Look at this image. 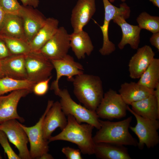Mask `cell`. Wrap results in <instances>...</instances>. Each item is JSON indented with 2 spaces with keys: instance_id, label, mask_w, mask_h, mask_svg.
Instances as JSON below:
<instances>
[{
  "instance_id": "83f0119b",
  "label": "cell",
  "mask_w": 159,
  "mask_h": 159,
  "mask_svg": "<svg viewBox=\"0 0 159 159\" xmlns=\"http://www.w3.org/2000/svg\"><path fill=\"white\" fill-rule=\"evenodd\" d=\"M0 38L5 42L12 55H25L32 52L29 43L27 41L0 34Z\"/></svg>"
},
{
  "instance_id": "2e32d148",
  "label": "cell",
  "mask_w": 159,
  "mask_h": 159,
  "mask_svg": "<svg viewBox=\"0 0 159 159\" xmlns=\"http://www.w3.org/2000/svg\"><path fill=\"white\" fill-rule=\"evenodd\" d=\"M96 10L95 0H78L72 10L70 19L73 32L83 30Z\"/></svg>"
},
{
  "instance_id": "9a60e30c",
  "label": "cell",
  "mask_w": 159,
  "mask_h": 159,
  "mask_svg": "<svg viewBox=\"0 0 159 159\" xmlns=\"http://www.w3.org/2000/svg\"><path fill=\"white\" fill-rule=\"evenodd\" d=\"M66 115L62 109L59 102H53L44 119L42 131L44 138L48 140L53 132L57 128L61 130L67 124Z\"/></svg>"
},
{
  "instance_id": "f35d334b",
  "label": "cell",
  "mask_w": 159,
  "mask_h": 159,
  "mask_svg": "<svg viewBox=\"0 0 159 159\" xmlns=\"http://www.w3.org/2000/svg\"><path fill=\"white\" fill-rule=\"evenodd\" d=\"M155 6L159 8V0H149Z\"/></svg>"
},
{
  "instance_id": "4fadbf2b",
  "label": "cell",
  "mask_w": 159,
  "mask_h": 159,
  "mask_svg": "<svg viewBox=\"0 0 159 159\" xmlns=\"http://www.w3.org/2000/svg\"><path fill=\"white\" fill-rule=\"evenodd\" d=\"M31 92L27 89H21L12 91L6 96H0V122L12 119L24 122V119L18 114L17 107L21 99Z\"/></svg>"
},
{
  "instance_id": "44dd1931",
  "label": "cell",
  "mask_w": 159,
  "mask_h": 159,
  "mask_svg": "<svg viewBox=\"0 0 159 159\" xmlns=\"http://www.w3.org/2000/svg\"><path fill=\"white\" fill-rule=\"evenodd\" d=\"M70 47L78 59L90 55L94 47L88 34L83 29L70 34Z\"/></svg>"
},
{
  "instance_id": "cb8c5ba5",
  "label": "cell",
  "mask_w": 159,
  "mask_h": 159,
  "mask_svg": "<svg viewBox=\"0 0 159 159\" xmlns=\"http://www.w3.org/2000/svg\"><path fill=\"white\" fill-rule=\"evenodd\" d=\"M130 105L132 111L140 116L151 120L159 119V104L153 93Z\"/></svg>"
},
{
  "instance_id": "4dcf8cb0",
  "label": "cell",
  "mask_w": 159,
  "mask_h": 159,
  "mask_svg": "<svg viewBox=\"0 0 159 159\" xmlns=\"http://www.w3.org/2000/svg\"><path fill=\"white\" fill-rule=\"evenodd\" d=\"M0 144L9 159H20L19 155L16 153L10 146L6 134L0 130Z\"/></svg>"
},
{
  "instance_id": "ffe728a7",
  "label": "cell",
  "mask_w": 159,
  "mask_h": 159,
  "mask_svg": "<svg viewBox=\"0 0 159 159\" xmlns=\"http://www.w3.org/2000/svg\"><path fill=\"white\" fill-rule=\"evenodd\" d=\"M154 90L148 88L138 82H125L120 85L119 93L127 105L153 94Z\"/></svg>"
},
{
  "instance_id": "4316f807",
  "label": "cell",
  "mask_w": 159,
  "mask_h": 159,
  "mask_svg": "<svg viewBox=\"0 0 159 159\" xmlns=\"http://www.w3.org/2000/svg\"><path fill=\"white\" fill-rule=\"evenodd\" d=\"M36 83L27 79L17 80L5 76L0 78V96L21 89H27L32 91L33 86Z\"/></svg>"
},
{
  "instance_id": "b9f144b4",
  "label": "cell",
  "mask_w": 159,
  "mask_h": 159,
  "mask_svg": "<svg viewBox=\"0 0 159 159\" xmlns=\"http://www.w3.org/2000/svg\"><path fill=\"white\" fill-rule=\"evenodd\" d=\"M2 159V157H1V155L0 154V159Z\"/></svg>"
},
{
  "instance_id": "ab89813d",
  "label": "cell",
  "mask_w": 159,
  "mask_h": 159,
  "mask_svg": "<svg viewBox=\"0 0 159 159\" xmlns=\"http://www.w3.org/2000/svg\"><path fill=\"white\" fill-rule=\"evenodd\" d=\"M5 76V75L2 68L1 59H0V78Z\"/></svg>"
},
{
  "instance_id": "484cf974",
  "label": "cell",
  "mask_w": 159,
  "mask_h": 159,
  "mask_svg": "<svg viewBox=\"0 0 159 159\" xmlns=\"http://www.w3.org/2000/svg\"><path fill=\"white\" fill-rule=\"evenodd\" d=\"M139 79L138 84L154 89L159 84V59L154 58Z\"/></svg>"
},
{
  "instance_id": "8992f818",
  "label": "cell",
  "mask_w": 159,
  "mask_h": 159,
  "mask_svg": "<svg viewBox=\"0 0 159 159\" xmlns=\"http://www.w3.org/2000/svg\"><path fill=\"white\" fill-rule=\"evenodd\" d=\"M105 10V16L102 25L100 26L103 35V42L99 52L103 56L108 55L115 51V44L109 38L108 28L110 21L118 16H123L125 19L130 15V7L125 3L120 4L119 7L112 4L108 0H102Z\"/></svg>"
},
{
  "instance_id": "8d00e7d4",
  "label": "cell",
  "mask_w": 159,
  "mask_h": 159,
  "mask_svg": "<svg viewBox=\"0 0 159 159\" xmlns=\"http://www.w3.org/2000/svg\"><path fill=\"white\" fill-rule=\"evenodd\" d=\"M6 13L0 4V26L4 17Z\"/></svg>"
},
{
  "instance_id": "52a82bcc",
  "label": "cell",
  "mask_w": 159,
  "mask_h": 159,
  "mask_svg": "<svg viewBox=\"0 0 159 159\" xmlns=\"http://www.w3.org/2000/svg\"><path fill=\"white\" fill-rule=\"evenodd\" d=\"M127 105L119 93L110 89L104 93L95 111L99 118L109 120L120 119L126 116Z\"/></svg>"
},
{
  "instance_id": "60d3db41",
  "label": "cell",
  "mask_w": 159,
  "mask_h": 159,
  "mask_svg": "<svg viewBox=\"0 0 159 159\" xmlns=\"http://www.w3.org/2000/svg\"><path fill=\"white\" fill-rule=\"evenodd\" d=\"M115 0H109L110 2H113ZM121 1L123 2H124L126 0H121Z\"/></svg>"
},
{
  "instance_id": "7402d4cb",
  "label": "cell",
  "mask_w": 159,
  "mask_h": 159,
  "mask_svg": "<svg viewBox=\"0 0 159 159\" xmlns=\"http://www.w3.org/2000/svg\"><path fill=\"white\" fill-rule=\"evenodd\" d=\"M59 21L53 17L47 18L44 25L29 42L32 51L39 52L57 30Z\"/></svg>"
},
{
  "instance_id": "30bf717a",
  "label": "cell",
  "mask_w": 159,
  "mask_h": 159,
  "mask_svg": "<svg viewBox=\"0 0 159 159\" xmlns=\"http://www.w3.org/2000/svg\"><path fill=\"white\" fill-rule=\"evenodd\" d=\"M0 130L5 132L10 142L17 149L20 159H31L27 147L28 138L19 122L16 119L0 122Z\"/></svg>"
},
{
  "instance_id": "f1b7e54d",
  "label": "cell",
  "mask_w": 159,
  "mask_h": 159,
  "mask_svg": "<svg viewBox=\"0 0 159 159\" xmlns=\"http://www.w3.org/2000/svg\"><path fill=\"white\" fill-rule=\"evenodd\" d=\"M138 26L153 34L159 32V17L153 16L146 12L141 13L136 19Z\"/></svg>"
},
{
  "instance_id": "277c9868",
  "label": "cell",
  "mask_w": 159,
  "mask_h": 159,
  "mask_svg": "<svg viewBox=\"0 0 159 159\" xmlns=\"http://www.w3.org/2000/svg\"><path fill=\"white\" fill-rule=\"evenodd\" d=\"M56 95L60 98L59 102L62 111L66 116H72L79 123L84 122L90 124L97 130L100 124L95 111L91 110L75 102L65 89H60Z\"/></svg>"
},
{
  "instance_id": "1f68e13d",
  "label": "cell",
  "mask_w": 159,
  "mask_h": 159,
  "mask_svg": "<svg viewBox=\"0 0 159 159\" xmlns=\"http://www.w3.org/2000/svg\"><path fill=\"white\" fill-rule=\"evenodd\" d=\"M52 77L51 76L47 79L36 83L33 86L32 91L38 96L45 95L48 90L49 83Z\"/></svg>"
},
{
  "instance_id": "9c48e42d",
  "label": "cell",
  "mask_w": 159,
  "mask_h": 159,
  "mask_svg": "<svg viewBox=\"0 0 159 159\" xmlns=\"http://www.w3.org/2000/svg\"><path fill=\"white\" fill-rule=\"evenodd\" d=\"M54 101L49 100L46 110L37 123L34 125L28 127L20 123L25 132L30 144L29 153L31 159H39L44 154L49 151V142L43 136L42 123L44 117Z\"/></svg>"
},
{
  "instance_id": "8fae6325",
  "label": "cell",
  "mask_w": 159,
  "mask_h": 159,
  "mask_svg": "<svg viewBox=\"0 0 159 159\" xmlns=\"http://www.w3.org/2000/svg\"><path fill=\"white\" fill-rule=\"evenodd\" d=\"M70 48V34L61 26L39 52L50 60H56L67 54Z\"/></svg>"
},
{
  "instance_id": "d6a6232c",
  "label": "cell",
  "mask_w": 159,
  "mask_h": 159,
  "mask_svg": "<svg viewBox=\"0 0 159 159\" xmlns=\"http://www.w3.org/2000/svg\"><path fill=\"white\" fill-rule=\"evenodd\" d=\"M62 151L68 159H82L80 149L65 147L62 148Z\"/></svg>"
},
{
  "instance_id": "f546056e",
  "label": "cell",
  "mask_w": 159,
  "mask_h": 159,
  "mask_svg": "<svg viewBox=\"0 0 159 159\" xmlns=\"http://www.w3.org/2000/svg\"><path fill=\"white\" fill-rule=\"evenodd\" d=\"M0 4L6 14L19 15L22 7L17 0H0Z\"/></svg>"
},
{
  "instance_id": "5bb4252c",
  "label": "cell",
  "mask_w": 159,
  "mask_h": 159,
  "mask_svg": "<svg viewBox=\"0 0 159 159\" xmlns=\"http://www.w3.org/2000/svg\"><path fill=\"white\" fill-rule=\"evenodd\" d=\"M19 15L21 19L26 37L29 43L44 25L47 18L35 8L23 5Z\"/></svg>"
},
{
  "instance_id": "d590c367",
  "label": "cell",
  "mask_w": 159,
  "mask_h": 159,
  "mask_svg": "<svg viewBox=\"0 0 159 159\" xmlns=\"http://www.w3.org/2000/svg\"><path fill=\"white\" fill-rule=\"evenodd\" d=\"M24 6H32L36 8L39 4V0H19Z\"/></svg>"
},
{
  "instance_id": "ba28073f",
  "label": "cell",
  "mask_w": 159,
  "mask_h": 159,
  "mask_svg": "<svg viewBox=\"0 0 159 159\" xmlns=\"http://www.w3.org/2000/svg\"><path fill=\"white\" fill-rule=\"evenodd\" d=\"M25 64L27 79L36 83L51 76L54 68L51 60L40 52L25 54Z\"/></svg>"
},
{
  "instance_id": "e0dca14e",
  "label": "cell",
  "mask_w": 159,
  "mask_h": 159,
  "mask_svg": "<svg viewBox=\"0 0 159 159\" xmlns=\"http://www.w3.org/2000/svg\"><path fill=\"white\" fill-rule=\"evenodd\" d=\"M130 59L128 64L129 76L139 79L154 58L155 53L151 47L145 45L138 48Z\"/></svg>"
},
{
  "instance_id": "74e56055",
  "label": "cell",
  "mask_w": 159,
  "mask_h": 159,
  "mask_svg": "<svg viewBox=\"0 0 159 159\" xmlns=\"http://www.w3.org/2000/svg\"><path fill=\"white\" fill-rule=\"evenodd\" d=\"M54 158L52 156L48 153L43 154L39 159H53Z\"/></svg>"
},
{
  "instance_id": "7c38bea8",
  "label": "cell",
  "mask_w": 159,
  "mask_h": 159,
  "mask_svg": "<svg viewBox=\"0 0 159 159\" xmlns=\"http://www.w3.org/2000/svg\"><path fill=\"white\" fill-rule=\"evenodd\" d=\"M50 60L56 72V78L52 82L51 89L54 90L56 95L60 89L59 82L62 77L66 76L72 82L74 76L84 73L82 65L68 54L61 59Z\"/></svg>"
},
{
  "instance_id": "7a4b0ae2",
  "label": "cell",
  "mask_w": 159,
  "mask_h": 159,
  "mask_svg": "<svg viewBox=\"0 0 159 159\" xmlns=\"http://www.w3.org/2000/svg\"><path fill=\"white\" fill-rule=\"evenodd\" d=\"M72 82L77 99L86 107L95 111L104 95L101 78L83 73L75 76Z\"/></svg>"
},
{
  "instance_id": "836d02e7",
  "label": "cell",
  "mask_w": 159,
  "mask_h": 159,
  "mask_svg": "<svg viewBox=\"0 0 159 159\" xmlns=\"http://www.w3.org/2000/svg\"><path fill=\"white\" fill-rule=\"evenodd\" d=\"M11 55L5 42L0 38V59H4Z\"/></svg>"
},
{
  "instance_id": "e575fe53",
  "label": "cell",
  "mask_w": 159,
  "mask_h": 159,
  "mask_svg": "<svg viewBox=\"0 0 159 159\" xmlns=\"http://www.w3.org/2000/svg\"><path fill=\"white\" fill-rule=\"evenodd\" d=\"M151 44L159 51V32L153 33L150 39Z\"/></svg>"
},
{
  "instance_id": "ac0fdd59",
  "label": "cell",
  "mask_w": 159,
  "mask_h": 159,
  "mask_svg": "<svg viewBox=\"0 0 159 159\" xmlns=\"http://www.w3.org/2000/svg\"><path fill=\"white\" fill-rule=\"evenodd\" d=\"M122 16H118L112 20L121 28L122 36L118 44L119 48L122 49L125 46L129 44L133 49H137L140 42V33L141 29L138 25L130 24L127 23Z\"/></svg>"
},
{
  "instance_id": "d6986e66",
  "label": "cell",
  "mask_w": 159,
  "mask_h": 159,
  "mask_svg": "<svg viewBox=\"0 0 159 159\" xmlns=\"http://www.w3.org/2000/svg\"><path fill=\"white\" fill-rule=\"evenodd\" d=\"M1 61L5 76L17 80L27 79L25 55H11L1 59Z\"/></svg>"
},
{
  "instance_id": "6da1fadb",
  "label": "cell",
  "mask_w": 159,
  "mask_h": 159,
  "mask_svg": "<svg viewBox=\"0 0 159 159\" xmlns=\"http://www.w3.org/2000/svg\"><path fill=\"white\" fill-rule=\"evenodd\" d=\"M67 124L59 134L49 139V142L57 140H63L76 144L81 153L85 154H94L95 143L92 136L94 127L87 124L78 122L72 115H68Z\"/></svg>"
},
{
  "instance_id": "3957f363",
  "label": "cell",
  "mask_w": 159,
  "mask_h": 159,
  "mask_svg": "<svg viewBox=\"0 0 159 159\" xmlns=\"http://www.w3.org/2000/svg\"><path fill=\"white\" fill-rule=\"evenodd\" d=\"M132 119V116L117 122L100 119V128L93 137L95 143H104L137 147L138 141L129 130Z\"/></svg>"
},
{
  "instance_id": "603a6c76",
  "label": "cell",
  "mask_w": 159,
  "mask_h": 159,
  "mask_svg": "<svg viewBox=\"0 0 159 159\" xmlns=\"http://www.w3.org/2000/svg\"><path fill=\"white\" fill-rule=\"evenodd\" d=\"M94 154L101 159H131L124 145L110 143H95Z\"/></svg>"
},
{
  "instance_id": "5b68a950",
  "label": "cell",
  "mask_w": 159,
  "mask_h": 159,
  "mask_svg": "<svg viewBox=\"0 0 159 159\" xmlns=\"http://www.w3.org/2000/svg\"><path fill=\"white\" fill-rule=\"evenodd\" d=\"M127 110L135 117L136 119L135 125L134 127L130 126L129 129L138 138L137 146L139 149H143L145 145L148 148L156 146L159 143L158 120H151L140 116L133 111L128 105Z\"/></svg>"
},
{
  "instance_id": "d4e9b609",
  "label": "cell",
  "mask_w": 159,
  "mask_h": 159,
  "mask_svg": "<svg viewBox=\"0 0 159 159\" xmlns=\"http://www.w3.org/2000/svg\"><path fill=\"white\" fill-rule=\"evenodd\" d=\"M0 34L28 42L26 37L21 19L19 15L6 14L0 26Z\"/></svg>"
}]
</instances>
